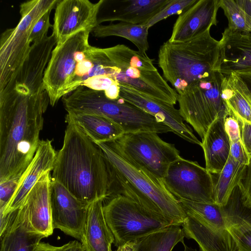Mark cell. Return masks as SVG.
Wrapping results in <instances>:
<instances>
[{
  "mask_svg": "<svg viewBox=\"0 0 251 251\" xmlns=\"http://www.w3.org/2000/svg\"><path fill=\"white\" fill-rule=\"evenodd\" d=\"M103 210L117 247L173 225L121 194L109 198Z\"/></svg>",
  "mask_w": 251,
  "mask_h": 251,
  "instance_id": "cell-11",
  "label": "cell"
},
{
  "mask_svg": "<svg viewBox=\"0 0 251 251\" xmlns=\"http://www.w3.org/2000/svg\"><path fill=\"white\" fill-rule=\"evenodd\" d=\"M51 172L45 173L26 196L29 221L34 229L47 237L53 231L50 203Z\"/></svg>",
  "mask_w": 251,
  "mask_h": 251,
  "instance_id": "cell-23",
  "label": "cell"
},
{
  "mask_svg": "<svg viewBox=\"0 0 251 251\" xmlns=\"http://www.w3.org/2000/svg\"><path fill=\"white\" fill-rule=\"evenodd\" d=\"M221 207L226 226L240 251H251V208L245 204L239 184Z\"/></svg>",
  "mask_w": 251,
  "mask_h": 251,
  "instance_id": "cell-22",
  "label": "cell"
},
{
  "mask_svg": "<svg viewBox=\"0 0 251 251\" xmlns=\"http://www.w3.org/2000/svg\"><path fill=\"white\" fill-rule=\"evenodd\" d=\"M102 1L93 3L88 0H59L55 8L52 33L56 45L81 30H92L98 25Z\"/></svg>",
  "mask_w": 251,
  "mask_h": 251,
  "instance_id": "cell-14",
  "label": "cell"
},
{
  "mask_svg": "<svg viewBox=\"0 0 251 251\" xmlns=\"http://www.w3.org/2000/svg\"><path fill=\"white\" fill-rule=\"evenodd\" d=\"M91 29L81 30L56 45L45 70L43 82L50 104L53 106L66 95L78 61L86 55L90 47L89 37Z\"/></svg>",
  "mask_w": 251,
  "mask_h": 251,
  "instance_id": "cell-12",
  "label": "cell"
},
{
  "mask_svg": "<svg viewBox=\"0 0 251 251\" xmlns=\"http://www.w3.org/2000/svg\"><path fill=\"white\" fill-rule=\"evenodd\" d=\"M49 103L45 89L0 92V182L20 177L31 162Z\"/></svg>",
  "mask_w": 251,
  "mask_h": 251,
  "instance_id": "cell-1",
  "label": "cell"
},
{
  "mask_svg": "<svg viewBox=\"0 0 251 251\" xmlns=\"http://www.w3.org/2000/svg\"><path fill=\"white\" fill-rule=\"evenodd\" d=\"M108 56L104 75L151 98L175 105L178 94L171 87L147 55L118 44L103 48Z\"/></svg>",
  "mask_w": 251,
  "mask_h": 251,
  "instance_id": "cell-5",
  "label": "cell"
},
{
  "mask_svg": "<svg viewBox=\"0 0 251 251\" xmlns=\"http://www.w3.org/2000/svg\"><path fill=\"white\" fill-rule=\"evenodd\" d=\"M51 140L40 141L35 155L20 177L18 186L0 216L4 217L20 207L26 196L40 178L53 170L57 154Z\"/></svg>",
  "mask_w": 251,
  "mask_h": 251,
  "instance_id": "cell-18",
  "label": "cell"
},
{
  "mask_svg": "<svg viewBox=\"0 0 251 251\" xmlns=\"http://www.w3.org/2000/svg\"><path fill=\"white\" fill-rule=\"evenodd\" d=\"M50 203L53 229H59L80 242L88 205L78 201L64 186L52 179Z\"/></svg>",
  "mask_w": 251,
  "mask_h": 251,
  "instance_id": "cell-15",
  "label": "cell"
},
{
  "mask_svg": "<svg viewBox=\"0 0 251 251\" xmlns=\"http://www.w3.org/2000/svg\"><path fill=\"white\" fill-rule=\"evenodd\" d=\"M158 134L147 131L124 133L105 143L128 163L165 188L164 178L170 165L181 156L174 144L164 141Z\"/></svg>",
  "mask_w": 251,
  "mask_h": 251,
  "instance_id": "cell-7",
  "label": "cell"
},
{
  "mask_svg": "<svg viewBox=\"0 0 251 251\" xmlns=\"http://www.w3.org/2000/svg\"><path fill=\"white\" fill-rule=\"evenodd\" d=\"M52 10L46 12L34 25L30 35V41L32 44L40 42L47 36L49 28L52 25L50 21V16Z\"/></svg>",
  "mask_w": 251,
  "mask_h": 251,
  "instance_id": "cell-33",
  "label": "cell"
},
{
  "mask_svg": "<svg viewBox=\"0 0 251 251\" xmlns=\"http://www.w3.org/2000/svg\"><path fill=\"white\" fill-rule=\"evenodd\" d=\"M96 143L111 165L118 187L117 195L129 198L173 225L182 226L187 215L176 199L144 173L128 163L106 143Z\"/></svg>",
  "mask_w": 251,
  "mask_h": 251,
  "instance_id": "cell-4",
  "label": "cell"
},
{
  "mask_svg": "<svg viewBox=\"0 0 251 251\" xmlns=\"http://www.w3.org/2000/svg\"><path fill=\"white\" fill-rule=\"evenodd\" d=\"M51 179L86 205L117 194L111 165L101 148L79 127L68 123Z\"/></svg>",
  "mask_w": 251,
  "mask_h": 251,
  "instance_id": "cell-2",
  "label": "cell"
},
{
  "mask_svg": "<svg viewBox=\"0 0 251 251\" xmlns=\"http://www.w3.org/2000/svg\"><path fill=\"white\" fill-rule=\"evenodd\" d=\"M225 117L217 118L211 124L201 142L205 169L213 175L221 172L230 154L231 143L225 128Z\"/></svg>",
  "mask_w": 251,
  "mask_h": 251,
  "instance_id": "cell-25",
  "label": "cell"
},
{
  "mask_svg": "<svg viewBox=\"0 0 251 251\" xmlns=\"http://www.w3.org/2000/svg\"><path fill=\"white\" fill-rule=\"evenodd\" d=\"M65 122L77 126L95 143L108 142L125 133L114 122L96 114L70 112L66 115Z\"/></svg>",
  "mask_w": 251,
  "mask_h": 251,
  "instance_id": "cell-26",
  "label": "cell"
},
{
  "mask_svg": "<svg viewBox=\"0 0 251 251\" xmlns=\"http://www.w3.org/2000/svg\"><path fill=\"white\" fill-rule=\"evenodd\" d=\"M246 165L234 160L229 156L228 160L215 182V203L221 206L225 205L233 190L239 184Z\"/></svg>",
  "mask_w": 251,
  "mask_h": 251,
  "instance_id": "cell-30",
  "label": "cell"
},
{
  "mask_svg": "<svg viewBox=\"0 0 251 251\" xmlns=\"http://www.w3.org/2000/svg\"><path fill=\"white\" fill-rule=\"evenodd\" d=\"M115 251H134L132 242L118 247Z\"/></svg>",
  "mask_w": 251,
  "mask_h": 251,
  "instance_id": "cell-43",
  "label": "cell"
},
{
  "mask_svg": "<svg viewBox=\"0 0 251 251\" xmlns=\"http://www.w3.org/2000/svg\"><path fill=\"white\" fill-rule=\"evenodd\" d=\"M182 244H183L184 246V251H197L196 249H194L191 247H189L187 245L184 244V242Z\"/></svg>",
  "mask_w": 251,
  "mask_h": 251,
  "instance_id": "cell-44",
  "label": "cell"
},
{
  "mask_svg": "<svg viewBox=\"0 0 251 251\" xmlns=\"http://www.w3.org/2000/svg\"><path fill=\"white\" fill-rule=\"evenodd\" d=\"M58 0H33L20 5L21 18L18 25L7 29L0 37V90L17 74L27 57L34 25L46 12L55 8Z\"/></svg>",
  "mask_w": 251,
  "mask_h": 251,
  "instance_id": "cell-8",
  "label": "cell"
},
{
  "mask_svg": "<svg viewBox=\"0 0 251 251\" xmlns=\"http://www.w3.org/2000/svg\"><path fill=\"white\" fill-rule=\"evenodd\" d=\"M187 215L185 237L196 241L201 251H240L227 229L221 206L215 203L178 200Z\"/></svg>",
  "mask_w": 251,
  "mask_h": 251,
  "instance_id": "cell-10",
  "label": "cell"
},
{
  "mask_svg": "<svg viewBox=\"0 0 251 251\" xmlns=\"http://www.w3.org/2000/svg\"><path fill=\"white\" fill-rule=\"evenodd\" d=\"M8 214L7 224L0 233V251H34L46 236L31 226L26 202L24 201L19 209Z\"/></svg>",
  "mask_w": 251,
  "mask_h": 251,
  "instance_id": "cell-20",
  "label": "cell"
},
{
  "mask_svg": "<svg viewBox=\"0 0 251 251\" xmlns=\"http://www.w3.org/2000/svg\"><path fill=\"white\" fill-rule=\"evenodd\" d=\"M34 251H85L77 240L71 241L61 246H54L48 243L40 242Z\"/></svg>",
  "mask_w": 251,
  "mask_h": 251,
  "instance_id": "cell-38",
  "label": "cell"
},
{
  "mask_svg": "<svg viewBox=\"0 0 251 251\" xmlns=\"http://www.w3.org/2000/svg\"><path fill=\"white\" fill-rule=\"evenodd\" d=\"M220 42L219 70L224 75L251 71V33L227 27Z\"/></svg>",
  "mask_w": 251,
  "mask_h": 251,
  "instance_id": "cell-21",
  "label": "cell"
},
{
  "mask_svg": "<svg viewBox=\"0 0 251 251\" xmlns=\"http://www.w3.org/2000/svg\"><path fill=\"white\" fill-rule=\"evenodd\" d=\"M236 74L244 81L249 89L251 96V71L240 72Z\"/></svg>",
  "mask_w": 251,
  "mask_h": 251,
  "instance_id": "cell-41",
  "label": "cell"
},
{
  "mask_svg": "<svg viewBox=\"0 0 251 251\" xmlns=\"http://www.w3.org/2000/svg\"><path fill=\"white\" fill-rule=\"evenodd\" d=\"M236 1L246 12L251 16V0H236Z\"/></svg>",
  "mask_w": 251,
  "mask_h": 251,
  "instance_id": "cell-42",
  "label": "cell"
},
{
  "mask_svg": "<svg viewBox=\"0 0 251 251\" xmlns=\"http://www.w3.org/2000/svg\"><path fill=\"white\" fill-rule=\"evenodd\" d=\"M118 84L110 77L104 75H97L85 80L82 86L96 91L105 92L113 85Z\"/></svg>",
  "mask_w": 251,
  "mask_h": 251,
  "instance_id": "cell-36",
  "label": "cell"
},
{
  "mask_svg": "<svg viewBox=\"0 0 251 251\" xmlns=\"http://www.w3.org/2000/svg\"><path fill=\"white\" fill-rule=\"evenodd\" d=\"M185 234L178 225H171L132 242L134 251H172Z\"/></svg>",
  "mask_w": 251,
  "mask_h": 251,
  "instance_id": "cell-29",
  "label": "cell"
},
{
  "mask_svg": "<svg viewBox=\"0 0 251 251\" xmlns=\"http://www.w3.org/2000/svg\"><path fill=\"white\" fill-rule=\"evenodd\" d=\"M198 0H170L159 12L148 22L149 29L158 22L175 15L180 14L193 5Z\"/></svg>",
  "mask_w": 251,
  "mask_h": 251,
  "instance_id": "cell-32",
  "label": "cell"
},
{
  "mask_svg": "<svg viewBox=\"0 0 251 251\" xmlns=\"http://www.w3.org/2000/svg\"><path fill=\"white\" fill-rule=\"evenodd\" d=\"M220 7L228 20L227 27L233 31L251 33V16L236 0H220Z\"/></svg>",
  "mask_w": 251,
  "mask_h": 251,
  "instance_id": "cell-31",
  "label": "cell"
},
{
  "mask_svg": "<svg viewBox=\"0 0 251 251\" xmlns=\"http://www.w3.org/2000/svg\"><path fill=\"white\" fill-rule=\"evenodd\" d=\"M229 155L234 160L246 166L249 164L251 159L244 147L241 140L231 143Z\"/></svg>",
  "mask_w": 251,
  "mask_h": 251,
  "instance_id": "cell-39",
  "label": "cell"
},
{
  "mask_svg": "<svg viewBox=\"0 0 251 251\" xmlns=\"http://www.w3.org/2000/svg\"><path fill=\"white\" fill-rule=\"evenodd\" d=\"M20 177L0 182V212L2 211L12 197Z\"/></svg>",
  "mask_w": 251,
  "mask_h": 251,
  "instance_id": "cell-34",
  "label": "cell"
},
{
  "mask_svg": "<svg viewBox=\"0 0 251 251\" xmlns=\"http://www.w3.org/2000/svg\"><path fill=\"white\" fill-rule=\"evenodd\" d=\"M224 76L219 70L213 71L178 94L181 115L202 140L211 124L228 112L222 96Z\"/></svg>",
  "mask_w": 251,
  "mask_h": 251,
  "instance_id": "cell-9",
  "label": "cell"
},
{
  "mask_svg": "<svg viewBox=\"0 0 251 251\" xmlns=\"http://www.w3.org/2000/svg\"><path fill=\"white\" fill-rule=\"evenodd\" d=\"M119 98L152 115L185 141L201 146V142L195 135L190 126L185 123L179 109L174 104L151 98L132 88L121 85Z\"/></svg>",
  "mask_w": 251,
  "mask_h": 251,
  "instance_id": "cell-16",
  "label": "cell"
},
{
  "mask_svg": "<svg viewBox=\"0 0 251 251\" xmlns=\"http://www.w3.org/2000/svg\"><path fill=\"white\" fill-rule=\"evenodd\" d=\"M170 0H103L98 23L119 21L135 25H147Z\"/></svg>",
  "mask_w": 251,
  "mask_h": 251,
  "instance_id": "cell-19",
  "label": "cell"
},
{
  "mask_svg": "<svg viewBox=\"0 0 251 251\" xmlns=\"http://www.w3.org/2000/svg\"><path fill=\"white\" fill-rule=\"evenodd\" d=\"M222 96L239 122L251 124V96L244 81L235 73L224 76Z\"/></svg>",
  "mask_w": 251,
  "mask_h": 251,
  "instance_id": "cell-27",
  "label": "cell"
},
{
  "mask_svg": "<svg viewBox=\"0 0 251 251\" xmlns=\"http://www.w3.org/2000/svg\"><path fill=\"white\" fill-rule=\"evenodd\" d=\"M219 63L220 42L211 36L210 29L187 41H167L158 51V66L165 79L178 94L213 71L219 70Z\"/></svg>",
  "mask_w": 251,
  "mask_h": 251,
  "instance_id": "cell-3",
  "label": "cell"
},
{
  "mask_svg": "<svg viewBox=\"0 0 251 251\" xmlns=\"http://www.w3.org/2000/svg\"><path fill=\"white\" fill-rule=\"evenodd\" d=\"M239 186L245 204L251 208V157L246 166Z\"/></svg>",
  "mask_w": 251,
  "mask_h": 251,
  "instance_id": "cell-37",
  "label": "cell"
},
{
  "mask_svg": "<svg viewBox=\"0 0 251 251\" xmlns=\"http://www.w3.org/2000/svg\"><path fill=\"white\" fill-rule=\"evenodd\" d=\"M220 0H198L181 14L175 23L170 42H182L193 39L217 24Z\"/></svg>",
  "mask_w": 251,
  "mask_h": 251,
  "instance_id": "cell-17",
  "label": "cell"
},
{
  "mask_svg": "<svg viewBox=\"0 0 251 251\" xmlns=\"http://www.w3.org/2000/svg\"><path fill=\"white\" fill-rule=\"evenodd\" d=\"M62 100L68 112L96 114L106 117L119 126L125 133L172 132L168 126L152 115L122 99H109L103 91L81 86L63 97Z\"/></svg>",
  "mask_w": 251,
  "mask_h": 251,
  "instance_id": "cell-6",
  "label": "cell"
},
{
  "mask_svg": "<svg viewBox=\"0 0 251 251\" xmlns=\"http://www.w3.org/2000/svg\"><path fill=\"white\" fill-rule=\"evenodd\" d=\"M224 124L225 130L228 136L230 143L241 140L239 121L229 109L225 118Z\"/></svg>",
  "mask_w": 251,
  "mask_h": 251,
  "instance_id": "cell-35",
  "label": "cell"
},
{
  "mask_svg": "<svg viewBox=\"0 0 251 251\" xmlns=\"http://www.w3.org/2000/svg\"><path fill=\"white\" fill-rule=\"evenodd\" d=\"M213 174L196 161L180 157L170 165L164 178L166 190L176 199L215 203Z\"/></svg>",
  "mask_w": 251,
  "mask_h": 251,
  "instance_id": "cell-13",
  "label": "cell"
},
{
  "mask_svg": "<svg viewBox=\"0 0 251 251\" xmlns=\"http://www.w3.org/2000/svg\"><path fill=\"white\" fill-rule=\"evenodd\" d=\"M104 200H97L88 205L80 241L85 251H112L114 237L104 217Z\"/></svg>",
  "mask_w": 251,
  "mask_h": 251,
  "instance_id": "cell-24",
  "label": "cell"
},
{
  "mask_svg": "<svg viewBox=\"0 0 251 251\" xmlns=\"http://www.w3.org/2000/svg\"><path fill=\"white\" fill-rule=\"evenodd\" d=\"M239 123L242 144L247 153L251 157V124L245 122L239 121Z\"/></svg>",
  "mask_w": 251,
  "mask_h": 251,
  "instance_id": "cell-40",
  "label": "cell"
},
{
  "mask_svg": "<svg viewBox=\"0 0 251 251\" xmlns=\"http://www.w3.org/2000/svg\"><path fill=\"white\" fill-rule=\"evenodd\" d=\"M147 25H135L120 22L116 24L98 25L91 33L96 37H106L115 36L126 38L131 42L142 55H147L149 45Z\"/></svg>",
  "mask_w": 251,
  "mask_h": 251,
  "instance_id": "cell-28",
  "label": "cell"
}]
</instances>
